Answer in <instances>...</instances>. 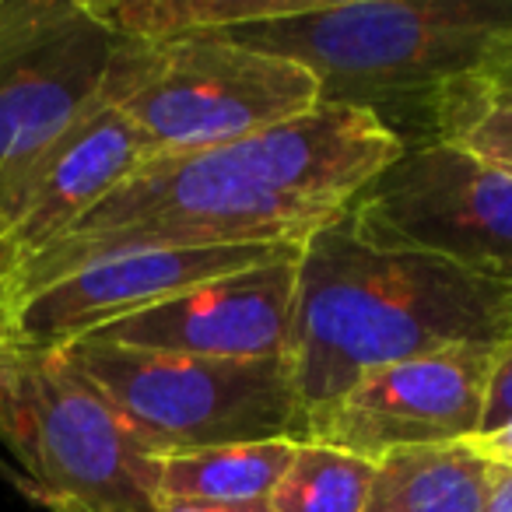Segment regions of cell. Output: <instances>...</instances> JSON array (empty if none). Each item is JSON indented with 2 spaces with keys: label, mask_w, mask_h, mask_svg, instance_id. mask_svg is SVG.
Returning a JSON list of instances; mask_svg holds the SVG:
<instances>
[{
  "label": "cell",
  "mask_w": 512,
  "mask_h": 512,
  "mask_svg": "<svg viewBox=\"0 0 512 512\" xmlns=\"http://www.w3.org/2000/svg\"><path fill=\"white\" fill-rule=\"evenodd\" d=\"M299 442L302 439H267L165 456L158 460V495L162 502L221 505V509L271 505L274 488L285 477Z\"/></svg>",
  "instance_id": "cell-14"
},
{
  "label": "cell",
  "mask_w": 512,
  "mask_h": 512,
  "mask_svg": "<svg viewBox=\"0 0 512 512\" xmlns=\"http://www.w3.org/2000/svg\"><path fill=\"white\" fill-rule=\"evenodd\" d=\"M0 449L46 509L158 512V460L60 348L0 344Z\"/></svg>",
  "instance_id": "cell-4"
},
{
  "label": "cell",
  "mask_w": 512,
  "mask_h": 512,
  "mask_svg": "<svg viewBox=\"0 0 512 512\" xmlns=\"http://www.w3.org/2000/svg\"><path fill=\"white\" fill-rule=\"evenodd\" d=\"M432 137L477 162L512 176V95L477 88L474 81L456 78L428 99Z\"/></svg>",
  "instance_id": "cell-17"
},
{
  "label": "cell",
  "mask_w": 512,
  "mask_h": 512,
  "mask_svg": "<svg viewBox=\"0 0 512 512\" xmlns=\"http://www.w3.org/2000/svg\"><path fill=\"white\" fill-rule=\"evenodd\" d=\"M491 463L470 442L400 449L376 460L362 512H488Z\"/></svg>",
  "instance_id": "cell-13"
},
{
  "label": "cell",
  "mask_w": 512,
  "mask_h": 512,
  "mask_svg": "<svg viewBox=\"0 0 512 512\" xmlns=\"http://www.w3.org/2000/svg\"><path fill=\"white\" fill-rule=\"evenodd\" d=\"M295 260L299 253L207 281L88 337L221 362L285 358L295 306Z\"/></svg>",
  "instance_id": "cell-11"
},
{
  "label": "cell",
  "mask_w": 512,
  "mask_h": 512,
  "mask_svg": "<svg viewBox=\"0 0 512 512\" xmlns=\"http://www.w3.org/2000/svg\"><path fill=\"white\" fill-rule=\"evenodd\" d=\"M505 341H512L509 288L439 256L372 246L348 211L299 246L285 358L306 421L376 369Z\"/></svg>",
  "instance_id": "cell-1"
},
{
  "label": "cell",
  "mask_w": 512,
  "mask_h": 512,
  "mask_svg": "<svg viewBox=\"0 0 512 512\" xmlns=\"http://www.w3.org/2000/svg\"><path fill=\"white\" fill-rule=\"evenodd\" d=\"M102 102L120 109L155 155H197L309 113L320 85L295 60L225 36L120 39Z\"/></svg>",
  "instance_id": "cell-6"
},
{
  "label": "cell",
  "mask_w": 512,
  "mask_h": 512,
  "mask_svg": "<svg viewBox=\"0 0 512 512\" xmlns=\"http://www.w3.org/2000/svg\"><path fill=\"white\" fill-rule=\"evenodd\" d=\"M470 446H474L484 460L512 470V425L502 428V432H495V435H484V439H470Z\"/></svg>",
  "instance_id": "cell-21"
},
{
  "label": "cell",
  "mask_w": 512,
  "mask_h": 512,
  "mask_svg": "<svg viewBox=\"0 0 512 512\" xmlns=\"http://www.w3.org/2000/svg\"><path fill=\"white\" fill-rule=\"evenodd\" d=\"M512 425V341L498 344L495 351V365H491V376H488V393H484V414H481V432L477 439L484 435H495L502 428Z\"/></svg>",
  "instance_id": "cell-18"
},
{
  "label": "cell",
  "mask_w": 512,
  "mask_h": 512,
  "mask_svg": "<svg viewBox=\"0 0 512 512\" xmlns=\"http://www.w3.org/2000/svg\"><path fill=\"white\" fill-rule=\"evenodd\" d=\"M18 285H22V253L0 218V334H15Z\"/></svg>",
  "instance_id": "cell-19"
},
{
  "label": "cell",
  "mask_w": 512,
  "mask_h": 512,
  "mask_svg": "<svg viewBox=\"0 0 512 512\" xmlns=\"http://www.w3.org/2000/svg\"><path fill=\"white\" fill-rule=\"evenodd\" d=\"M50 512H74V509H50Z\"/></svg>",
  "instance_id": "cell-25"
},
{
  "label": "cell",
  "mask_w": 512,
  "mask_h": 512,
  "mask_svg": "<svg viewBox=\"0 0 512 512\" xmlns=\"http://www.w3.org/2000/svg\"><path fill=\"white\" fill-rule=\"evenodd\" d=\"M295 0H92L109 32L137 43L183 36H221L260 18H278Z\"/></svg>",
  "instance_id": "cell-15"
},
{
  "label": "cell",
  "mask_w": 512,
  "mask_h": 512,
  "mask_svg": "<svg viewBox=\"0 0 512 512\" xmlns=\"http://www.w3.org/2000/svg\"><path fill=\"white\" fill-rule=\"evenodd\" d=\"M11 337H18V334H0V344H8Z\"/></svg>",
  "instance_id": "cell-24"
},
{
  "label": "cell",
  "mask_w": 512,
  "mask_h": 512,
  "mask_svg": "<svg viewBox=\"0 0 512 512\" xmlns=\"http://www.w3.org/2000/svg\"><path fill=\"white\" fill-rule=\"evenodd\" d=\"M337 214L344 211L274 190L246 137L197 155H155L71 232L25 260L18 299L92 260L130 249L302 246Z\"/></svg>",
  "instance_id": "cell-2"
},
{
  "label": "cell",
  "mask_w": 512,
  "mask_h": 512,
  "mask_svg": "<svg viewBox=\"0 0 512 512\" xmlns=\"http://www.w3.org/2000/svg\"><path fill=\"white\" fill-rule=\"evenodd\" d=\"M376 460L302 439L271 495V512H362Z\"/></svg>",
  "instance_id": "cell-16"
},
{
  "label": "cell",
  "mask_w": 512,
  "mask_h": 512,
  "mask_svg": "<svg viewBox=\"0 0 512 512\" xmlns=\"http://www.w3.org/2000/svg\"><path fill=\"white\" fill-rule=\"evenodd\" d=\"M348 214L372 246L439 256L512 292V176L449 144H407Z\"/></svg>",
  "instance_id": "cell-7"
},
{
  "label": "cell",
  "mask_w": 512,
  "mask_h": 512,
  "mask_svg": "<svg viewBox=\"0 0 512 512\" xmlns=\"http://www.w3.org/2000/svg\"><path fill=\"white\" fill-rule=\"evenodd\" d=\"M463 78L474 81L477 88H488V92L512 95V36L495 39L481 57V64Z\"/></svg>",
  "instance_id": "cell-20"
},
{
  "label": "cell",
  "mask_w": 512,
  "mask_h": 512,
  "mask_svg": "<svg viewBox=\"0 0 512 512\" xmlns=\"http://www.w3.org/2000/svg\"><path fill=\"white\" fill-rule=\"evenodd\" d=\"M495 351L498 344H460L369 372L306 421V439L365 460L477 439Z\"/></svg>",
  "instance_id": "cell-9"
},
{
  "label": "cell",
  "mask_w": 512,
  "mask_h": 512,
  "mask_svg": "<svg viewBox=\"0 0 512 512\" xmlns=\"http://www.w3.org/2000/svg\"><path fill=\"white\" fill-rule=\"evenodd\" d=\"M299 246H211V249H130L102 256L18 299V341L64 348L109 323L169 302L207 281L274 264Z\"/></svg>",
  "instance_id": "cell-10"
},
{
  "label": "cell",
  "mask_w": 512,
  "mask_h": 512,
  "mask_svg": "<svg viewBox=\"0 0 512 512\" xmlns=\"http://www.w3.org/2000/svg\"><path fill=\"white\" fill-rule=\"evenodd\" d=\"M116 43L92 0H0V186L99 106Z\"/></svg>",
  "instance_id": "cell-8"
},
{
  "label": "cell",
  "mask_w": 512,
  "mask_h": 512,
  "mask_svg": "<svg viewBox=\"0 0 512 512\" xmlns=\"http://www.w3.org/2000/svg\"><path fill=\"white\" fill-rule=\"evenodd\" d=\"M148 158H155L148 137L106 102L71 123L0 186V218L22 253V267L92 214Z\"/></svg>",
  "instance_id": "cell-12"
},
{
  "label": "cell",
  "mask_w": 512,
  "mask_h": 512,
  "mask_svg": "<svg viewBox=\"0 0 512 512\" xmlns=\"http://www.w3.org/2000/svg\"><path fill=\"white\" fill-rule=\"evenodd\" d=\"M491 463V460H488ZM488 512H512V470L491 463V495Z\"/></svg>",
  "instance_id": "cell-22"
},
{
  "label": "cell",
  "mask_w": 512,
  "mask_h": 512,
  "mask_svg": "<svg viewBox=\"0 0 512 512\" xmlns=\"http://www.w3.org/2000/svg\"><path fill=\"white\" fill-rule=\"evenodd\" d=\"M158 512H271L267 505H256V509H221V505H193V502H162Z\"/></svg>",
  "instance_id": "cell-23"
},
{
  "label": "cell",
  "mask_w": 512,
  "mask_h": 512,
  "mask_svg": "<svg viewBox=\"0 0 512 512\" xmlns=\"http://www.w3.org/2000/svg\"><path fill=\"white\" fill-rule=\"evenodd\" d=\"M155 460L267 439H306L288 358L221 362L81 337L60 348Z\"/></svg>",
  "instance_id": "cell-5"
},
{
  "label": "cell",
  "mask_w": 512,
  "mask_h": 512,
  "mask_svg": "<svg viewBox=\"0 0 512 512\" xmlns=\"http://www.w3.org/2000/svg\"><path fill=\"white\" fill-rule=\"evenodd\" d=\"M221 36L306 67L320 102L379 116L383 102H428L474 71L495 39L512 36V0H295Z\"/></svg>",
  "instance_id": "cell-3"
}]
</instances>
